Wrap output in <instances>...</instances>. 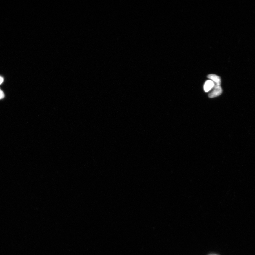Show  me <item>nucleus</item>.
I'll use <instances>...</instances> for the list:
<instances>
[{"label":"nucleus","instance_id":"f257e3e1","mask_svg":"<svg viewBox=\"0 0 255 255\" xmlns=\"http://www.w3.org/2000/svg\"><path fill=\"white\" fill-rule=\"evenodd\" d=\"M222 92L223 90L220 85H215L213 91L208 95L209 97L212 98L219 96L221 95Z\"/></svg>","mask_w":255,"mask_h":255},{"label":"nucleus","instance_id":"f03ea898","mask_svg":"<svg viewBox=\"0 0 255 255\" xmlns=\"http://www.w3.org/2000/svg\"><path fill=\"white\" fill-rule=\"evenodd\" d=\"M214 85L215 83L211 81V80H208L205 82V85H204V90L206 92H208L214 88Z\"/></svg>","mask_w":255,"mask_h":255},{"label":"nucleus","instance_id":"7ed1b4c3","mask_svg":"<svg viewBox=\"0 0 255 255\" xmlns=\"http://www.w3.org/2000/svg\"><path fill=\"white\" fill-rule=\"evenodd\" d=\"M207 77L212 80V81L215 83L216 85H221V78L219 76L214 74H210L207 76Z\"/></svg>","mask_w":255,"mask_h":255},{"label":"nucleus","instance_id":"20e7f679","mask_svg":"<svg viewBox=\"0 0 255 255\" xmlns=\"http://www.w3.org/2000/svg\"><path fill=\"white\" fill-rule=\"evenodd\" d=\"M5 96L4 93L3 91L0 89V99H1L4 98Z\"/></svg>","mask_w":255,"mask_h":255},{"label":"nucleus","instance_id":"39448f33","mask_svg":"<svg viewBox=\"0 0 255 255\" xmlns=\"http://www.w3.org/2000/svg\"><path fill=\"white\" fill-rule=\"evenodd\" d=\"M3 78L2 77H1V76H0V85L3 83Z\"/></svg>","mask_w":255,"mask_h":255}]
</instances>
